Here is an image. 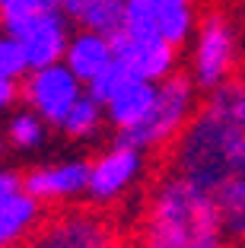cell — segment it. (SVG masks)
I'll list each match as a JSON object with an SVG mask.
<instances>
[{"label":"cell","mask_w":245,"mask_h":248,"mask_svg":"<svg viewBox=\"0 0 245 248\" xmlns=\"http://www.w3.org/2000/svg\"><path fill=\"white\" fill-rule=\"evenodd\" d=\"M242 61V38L229 13L210 10L201 16L195 35L188 42V73L201 93H213L223 83L236 80Z\"/></svg>","instance_id":"cell-3"},{"label":"cell","mask_w":245,"mask_h":248,"mask_svg":"<svg viewBox=\"0 0 245 248\" xmlns=\"http://www.w3.org/2000/svg\"><path fill=\"white\" fill-rule=\"evenodd\" d=\"M48 131H51V124L38 111H32L29 105L19 111H10L7 121H3V140L16 153H38L48 143Z\"/></svg>","instance_id":"cell-17"},{"label":"cell","mask_w":245,"mask_h":248,"mask_svg":"<svg viewBox=\"0 0 245 248\" xmlns=\"http://www.w3.org/2000/svg\"><path fill=\"white\" fill-rule=\"evenodd\" d=\"M197 93L201 89L195 86L191 73L175 70L172 77L156 86V99H153V108L137 127L118 134V140L124 143H134L144 153H156V150H166L175 140L181 137V131L188 127V121L195 118L197 111Z\"/></svg>","instance_id":"cell-4"},{"label":"cell","mask_w":245,"mask_h":248,"mask_svg":"<svg viewBox=\"0 0 245 248\" xmlns=\"http://www.w3.org/2000/svg\"><path fill=\"white\" fill-rule=\"evenodd\" d=\"M105 127V105L96 102L89 93H83L73 102V108L64 115V121L58 124V131L64 134L73 143H86V140H96Z\"/></svg>","instance_id":"cell-18"},{"label":"cell","mask_w":245,"mask_h":248,"mask_svg":"<svg viewBox=\"0 0 245 248\" xmlns=\"http://www.w3.org/2000/svg\"><path fill=\"white\" fill-rule=\"evenodd\" d=\"M197 22H201L197 0H128L124 13V29L159 35L175 48L191 42Z\"/></svg>","instance_id":"cell-7"},{"label":"cell","mask_w":245,"mask_h":248,"mask_svg":"<svg viewBox=\"0 0 245 248\" xmlns=\"http://www.w3.org/2000/svg\"><path fill=\"white\" fill-rule=\"evenodd\" d=\"M29 70L32 67H29V58H26V48L19 45V38L3 32V35H0V77L22 83Z\"/></svg>","instance_id":"cell-19"},{"label":"cell","mask_w":245,"mask_h":248,"mask_svg":"<svg viewBox=\"0 0 245 248\" xmlns=\"http://www.w3.org/2000/svg\"><path fill=\"white\" fill-rule=\"evenodd\" d=\"M70 26L61 10H51L42 16H29V19H16V22H3V32H10L13 38H19V45L26 48L29 67H48L64 61L67 42H70Z\"/></svg>","instance_id":"cell-10"},{"label":"cell","mask_w":245,"mask_h":248,"mask_svg":"<svg viewBox=\"0 0 245 248\" xmlns=\"http://www.w3.org/2000/svg\"><path fill=\"white\" fill-rule=\"evenodd\" d=\"M3 143H7V140H3V137H0V159H3Z\"/></svg>","instance_id":"cell-25"},{"label":"cell","mask_w":245,"mask_h":248,"mask_svg":"<svg viewBox=\"0 0 245 248\" xmlns=\"http://www.w3.org/2000/svg\"><path fill=\"white\" fill-rule=\"evenodd\" d=\"M45 223V204L29 191L0 201V248H26Z\"/></svg>","instance_id":"cell-12"},{"label":"cell","mask_w":245,"mask_h":248,"mask_svg":"<svg viewBox=\"0 0 245 248\" xmlns=\"http://www.w3.org/2000/svg\"><path fill=\"white\" fill-rule=\"evenodd\" d=\"M226 229L213 194L181 172L159 175L147 194L137 248H226Z\"/></svg>","instance_id":"cell-2"},{"label":"cell","mask_w":245,"mask_h":248,"mask_svg":"<svg viewBox=\"0 0 245 248\" xmlns=\"http://www.w3.org/2000/svg\"><path fill=\"white\" fill-rule=\"evenodd\" d=\"M102 248H128V245H118V242H108V245H102Z\"/></svg>","instance_id":"cell-24"},{"label":"cell","mask_w":245,"mask_h":248,"mask_svg":"<svg viewBox=\"0 0 245 248\" xmlns=\"http://www.w3.org/2000/svg\"><path fill=\"white\" fill-rule=\"evenodd\" d=\"M61 13L77 29H93L102 35H115L124 29L128 0H61Z\"/></svg>","instance_id":"cell-15"},{"label":"cell","mask_w":245,"mask_h":248,"mask_svg":"<svg viewBox=\"0 0 245 248\" xmlns=\"http://www.w3.org/2000/svg\"><path fill=\"white\" fill-rule=\"evenodd\" d=\"M213 201L220 207V219H223L226 239L245 245V166L232 172L220 188L213 191Z\"/></svg>","instance_id":"cell-16"},{"label":"cell","mask_w":245,"mask_h":248,"mask_svg":"<svg viewBox=\"0 0 245 248\" xmlns=\"http://www.w3.org/2000/svg\"><path fill=\"white\" fill-rule=\"evenodd\" d=\"M245 166V80L207 93L181 137L172 143V169L213 194Z\"/></svg>","instance_id":"cell-1"},{"label":"cell","mask_w":245,"mask_h":248,"mask_svg":"<svg viewBox=\"0 0 245 248\" xmlns=\"http://www.w3.org/2000/svg\"><path fill=\"white\" fill-rule=\"evenodd\" d=\"M51 10H61V0H7L0 10V22L29 19V16L51 13Z\"/></svg>","instance_id":"cell-21"},{"label":"cell","mask_w":245,"mask_h":248,"mask_svg":"<svg viewBox=\"0 0 245 248\" xmlns=\"http://www.w3.org/2000/svg\"><path fill=\"white\" fill-rule=\"evenodd\" d=\"M19 191H26V172H16L0 162V201L10 194H19Z\"/></svg>","instance_id":"cell-22"},{"label":"cell","mask_w":245,"mask_h":248,"mask_svg":"<svg viewBox=\"0 0 245 248\" xmlns=\"http://www.w3.org/2000/svg\"><path fill=\"white\" fill-rule=\"evenodd\" d=\"M0 35H3V22H0Z\"/></svg>","instance_id":"cell-27"},{"label":"cell","mask_w":245,"mask_h":248,"mask_svg":"<svg viewBox=\"0 0 245 248\" xmlns=\"http://www.w3.org/2000/svg\"><path fill=\"white\" fill-rule=\"evenodd\" d=\"M86 182H89L86 159H51L26 172V191L38 197L45 207L86 197Z\"/></svg>","instance_id":"cell-11"},{"label":"cell","mask_w":245,"mask_h":248,"mask_svg":"<svg viewBox=\"0 0 245 248\" xmlns=\"http://www.w3.org/2000/svg\"><path fill=\"white\" fill-rule=\"evenodd\" d=\"M112 239V223L96 207H70L48 217L26 248H102Z\"/></svg>","instance_id":"cell-8"},{"label":"cell","mask_w":245,"mask_h":248,"mask_svg":"<svg viewBox=\"0 0 245 248\" xmlns=\"http://www.w3.org/2000/svg\"><path fill=\"white\" fill-rule=\"evenodd\" d=\"M128 77H131V73L124 70V67L118 64V61H112V64H108L105 70L99 73V77H93V80L86 83V93L93 95L96 102H102V105H105L108 99H112V95H115L118 89H121V83L128 80Z\"/></svg>","instance_id":"cell-20"},{"label":"cell","mask_w":245,"mask_h":248,"mask_svg":"<svg viewBox=\"0 0 245 248\" xmlns=\"http://www.w3.org/2000/svg\"><path fill=\"white\" fill-rule=\"evenodd\" d=\"M156 86H159V83H153V80L128 77V80L121 83V89L105 102V121L112 124L118 134L137 127V124L150 115V108H153Z\"/></svg>","instance_id":"cell-13"},{"label":"cell","mask_w":245,"mask_h":248,"mask_svg":"<svg viewBox=\"0 0 245 248\" xmlns=\"http://www.w3.org/2000/svg\"><path fill=\"white\" fill-rule=\"evenodd\" d=\"M22 99V89L16 80H7V77H0V115H10L13 105Z\"/></svg>","instance_id":"cell-23"},{"label":"cell","mask_w":245,"mask_h":248,"mask_svg":"<svg viewBox=\"0 0 245 248\" xmlns=\"http://www.w3.org/2000/svg\"><path fill=\"white\" fill-rule=\"evenodd\" d=\"M19 89H22V102L32 111H38L51 127H58L64 121V115L73 108V102L86 93V83L64 61H58V64L29 70Z\"/></svg>","instance_id":"cell-6"},{"label":"cell","mask_w":245,"mask_h":248,"mask_svg":"<svg viewBox=\"0 0 245 248\" xmlns=\"http://www.w3.org/2000/svg\"><path fill=\"white\" fill-rule=\"evenodd\" d=\"M112 48H115V61L140 80L163 83L179 70V48L172 42L159 35H144V32L118 29L112 35Z\"/></svg>","instance_id":"cell-9"},{"label":"cell","mask_w":245,"mask_h":248,"mask_svg":"<svg viewBox=\"0 0 245 248\" xmlns=\"http://www.w3.org/2000/svg\"><path fill=\"white\" fill-rule=\"evenodd\" d=\"M147 175V153L134 143L115 140L89 162L86 197L93 207H115Z\"/></svg>","instance_id":"cell-5"},{"label":"cell","mask_w":245,"mask_h":248,"mask_svg":"<svg viewBox=\"0 0 245 248\" xmlns=\"http://www.w3.org/2000/svg\"><path fill=\"white\" fill-rule=\"evenodd\" d=\"M112 61H115L112 35H102V32H93V29H77L70 35V42H67L64 64L70 67L83 83L99 77Z\"/></svg>","instance_id":"cell-14"},{"label":"cell","mask_w":245,"mask_h":248,"mask_svg":"<svg viewBox=\"0 0 245 248\" xmlns=\"http://www.w3.org/2000/svg\"><path fill=\"white\" fill-rule=\"evenodd\" d=\"M3 3H7V0H0V10H3Z\"/></svg>","instance_id":"cell-26"}]
</instances>
